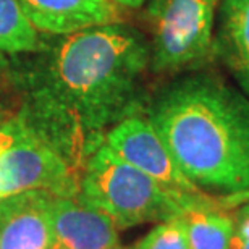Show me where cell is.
I'll list each match as a JSON object with an SVG mask.
<instances>
[{
	"label": "cell",
	"mask_w": 249,
	"mask_h": 249,
	"mask_svg": "<svg viewBox=\"0 0 249 249\" xmlns=\"http://www.w3.org/2000/svg\"><path fill=\"white\" fill-rule=\"evenodd\" d=\"M51 37L17 74L18 113L81 177L108 129L141 113L151 47L123 21Z\"/></svg>",
	"instance_id": "1"
},
{
	"label": "cell",
	"mask_w": 249,
	"mask_h": 249,
	"mask_svg": "<svg viewBox=\"0 0 249 249\" xmlns=\"http://www.w3.org/2000/svg\"><path fill=\"white\" fill-rule=\"evenodd\" d=\"M147 120L201 191L249 193V97L213 73H191L165 86Z\"/></svg>",
	"instance_id": "2"
},
{
	"label": "cell",
	"mask_w": 249,
	"mask_h": 249,
	"mask_svg": "<svg viewBox=\"0 0 249 249\" xmlns=\"http://www.w3.org/2000/svg\"><path fill=\"white\" fill-rule=\"evenodd\" d=\"M78 201L106 213L117 228L173 218L194 204L211 202L206 193L183 194L163 188L102 144L79 177Z\"/></svg>",
	"instance_id": "3"
},
{
	"label": "cell",
	"mask_w": 249,
	"mask_h": 249,
	"mask_svg": "<svg viewBox=\"0 0 249 249\" xmlns=\"http://www.w3.org/2000/svg\"><path fill=\"white\" fill-rule=\"evenodd\" d=\"M151 71L199 68L213 53V29L222 0H146Z\"/></svg>",
	"instance_id": "4"
},
{
	"label": "cell",
	"mask_w": 249,
	"mask_h": 249,
	"mask_svg": "<svg viewBox=\"0 0 249 249\" xmlns=\"http://www.w3.org/2000/svg\"><path fill=\"white\" fill-rule=\"evenodd\" d=\"M17 136L0 157V199L23 191L76 197L79 173L17 113Z\"/></svg>",
	"instance_id": "5"
},
{
	"label": "cell",
	"mask_w": 249,
	"mask_h": 249,
	"mask_svg": "<svg viewBox=\"0 0 249 249\" xmlns=\"http://www.w3.org/2000/svg\"><path fill=\"white\" fill-rule=\"evenodd\" d=\"M104 144L124 162L170 191L183 194L204 193L180 170L147 117L131 115L118 122L107 131Z\"/></svg>",
	"instance_id": "6"
},
{
	"label": "cell",
	"mask_w": 249,
	"mask_h": 249,
	"mask_svg": "<svg viewBox=\"0 0 249 249\" xmlns=\"http://www.w3.org/2000/svg\"><path fill=\"white\" fill-rule=\"evenodd\" d=\"M47 249H123L106 213L76 197H52Z\"/></svg>",
	"instance_id": "7"
},
{
	"label": "cell",
	"mask_w": 249,
	"mask_h": 249,
	"mask_svg": "<svg viewBox=\"0 0 249 249\" xmlns=\"http://www.w3.org/2000/svg\"><path fill=\"white\" fill-rule=\"evenodd\" d=\"M41 34L65 36L91 26L123 21V12L110 0H18Z\"/></svg>",
	"instance_id": "8"
},
{
	"label": "cell",
	"mask_w": 249,
	"mask_h": 249,
	"mask_svg": "<svg viewBox=\"0 0 249 249\" xmlns=\"http://www.w3.org/2000/svg\"><path fill=\"white\" fill-rule=\"evenodd\" d=\"M52 197L23 191L0 199V249H47Z\"/></svg>",
	"instance_id": "9"
},
{
	"label": "cell",
	"mask_w": 249,
	"mask_h": 249,
	"mask_svg": "<svg viewBox=\"0 0 249 249\" xmlns=\"http://www.w3.org/2000/svg\"><path fill=\"white\" fill-rule=\"evenodd\" d=\"M213 53L249 97V0H222Z\"/></svg>",
	"instance_id": "10"
},
{
	"label": "cell",
	"mask_w": 249,
	"mask_h": 249,
	"mask_svg": "<svg viewBox=\"0 0 249 249\" xmlns=\"http://www.w3.org/2000/svg\"><path fill=\"white\" fill-rule=\"evenodd\" d=\"M180 217L186 228L189 249H230L233 217L222 212L217 204H194Z\"/></svg>",
	"instance_id": "11"
},
{
	"label": "cell",
	"mask_w": 249,
	"mask_h": 249,
	"mask_svg": "<svg viewBox=\"0 0 249 249\" xmlns=\"http://www.w3.org/2000/svg\"><path fill=\"white\" fill-rule=\"evenodd\" d=\"M41 33L33 26L18 0H0V53L23 55L41 47Z\"/></svg>",
	"instance_id": "12"
},
{
	"label": "cell",
	"mask_w": 249,
	"mask_h": 249,
	"mask_svg": "<svg viewBox=\"0 0 249 249\" xmlns=\"http://www.w3.org/2000/svg\"><path fill=\"white\" fill-rule=\"evenodd\" d=\"M134 249H189L186 228L177 215L154 227Z\"/></svg>",
	"instance_id": "13"
},
{
	"label": "cell",
	"mask_w": 249,
	"mask_h": 249,
	"mask_svg": "<svg viewBox=\"0 0 249 249\" xmlns=\"http://www.w3.org/2000/svg\"><path fill=\"white\" fill-rule=\"evenodd\" d=\"M230 249H249V202L243 204L233 215Z\"/></svg>",
	"instance_id": "14"
},
{
	"label": "cell",
	"mask_w": 249,
	"mask_h": 249,
	"mask_svg": "<svg viewBox=\"0 0 249 249\" xmlns=\"http://www.w3.org/2000/svg\"><path fill=\"white\" fill-rule=\"evenodd\" d=\"M17 128H18V117L17 113L10 118L8 122H5L0 126V157L3 156V152L12 146V142L15 141L17 136Z\"/></svg>",
	"instance_id": "15"
},
{
	"label": "cell",
	"mask_w": 249,
	"mask_h": 249,
	"mask_svg": "<svg viewBox=\"0 0 249 249\" xmlns=\"http://www.w3.org/2000/svg\"><path fill=\"white\" fill-rule=\"evenodd\" d=\"M110 2L118 5L120 8H139L146 3V0H110Z\"/></svg>",
	"instance_id": "16"
},
{
	"label": "cell",
	"mask_w": 249,
	"mask_h": 249,
	"mask_svg": "<svg viewBox=\"0 0 249 249\" xmlns=\"http://www.w3.org/2000/svg\"><path fill=\"white\" fill-rule=\"evenodd\" d=\"M12 117H13L12 110H8V107L5 106L2 101H0V126H2L5 122H8Z\"/></svg>",
	"instance_id": "17"
},
{
	"label": "cell",
	"mask_w": 249,
	"mask_h": 249,
	"mask_svg": "<svg viewBox=\"0 0 249 249\" xmlns=\"http://www.w3.org/2000/svg\"><path fill=\"white\" fill-rule=\"evenodd\" d=\"M8 71V60L3 53H0V78Z\"/></svg>",
	"instance_id": "18"
},
{
	"label": "cell",
	"mask_w": 249,
	"mask_h": 249,
	"mask_svg": "<svg viewBox=\"0 0 249 249\" xmlns=\"http://www.w3.org/2000/svg\"><path fill=\"white\" fill-rule=\"evenodd\" d=\"M248 194H249V193H248Z\"/></svg>",
	"instance_id": "19"
}]
</instances>
